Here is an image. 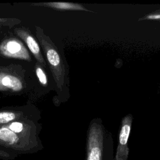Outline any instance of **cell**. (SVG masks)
<instances>
[{
    "mask_svg": "<svg viewBox=\"0 0 160 160\" xmlns=\"http://www.w3.org/2000/svg\"><path fill=\"white\" fill-rule=\"evenodd\" d=\"M36 37L46 57V61L51 72L57 95L60 102H63L69 98V69L64 55L52 42L43 29L36 26Z\"/></svg>",
    "mask_w": 160,
    "mask_h": 160,
    "instance_id": "7a4b0ae2",
    "label": "cell"
},
{
    "mask_svg": "<svg viewBox=\"0 0 160 160\" xmlns=\"http://www.w3.org/2000/svg\"><path fill=\"white\" fill-rule=\"evenodd\" d=\"M15 34L19 38L26 44L29 51L34 57L36 61L42 65L44 68H46L47 62L41 53L40 45L38 41L34 38L31 31L26 28H16L14 30Z\"/></svg>",
    "mask_w": 160,
    "mask_h": 160,
    "instance_id": "52a82bcc",
    "label": "cell"
},
{
    "mask_svg": "<svg viewBox=\"0 0 160 160\" xmlns=\"http://www.w3.org/2000/svg\"><path fill=\"white\" fill-rule=\"evenodd\" d=\"M132 121L133 117L131 114H126L121 119L114 160H128L129 152L128 141L132 128Z\"/></svg>",
    "mask_w": 160,
    "mask_h": 160,
    "instance_id": "8992f818",
    "label": "cell"
},
{
    "mask_svg": "<svg viewBox=\"0 0 160 160\" xmlns=\"http://www.w3.org/2000/svg\"><path fill=\"white\" fill-rule=\"evenodd\" d=\"M21 22V21L17 19H4L0 18V26H12L15 24Z\"/></svg>",
    "mask_w": 160,
    "mask_h": 160,
    "instance_id": "8fae6325",
    "label": "cell"
},
{
    "mask_svg": "<svg viewBox=\"0 0 160 160\" xmlns=\"http://www.w3.org/2000/svg\"><path fill=\"white\" fill-rule=\"evenodd\" d=\"M34 70L39 84L44 88H48L49 86V81L44 68L36 61L34 66Z\"/></svg>",
    "mask_w": 160,
    "mask_h": 160,
    "instance_id": "30bf717a",
    "label": "cell"
},
{
    "mask_svg": "<svg viewBox=\"0 0 160 160\" xmlns=\"http://www.w3.org/2000/svg\"><path fill=\"white\" fill-rule=\"evenodd\" d=\"M30 110L24 107L9 108L0 110V126L7 124L13 121L24 118H34L30 115Z\"/></svg>",
    "mask_w": 160,
    "mask_h": 160,
    "instance_id": "ba28073f",
    "label": "cell"
},
{
    "mask_svg": "<svg viewBox=\"0 0 160 160\" xmlns=\"http://www.w3.org/2000/svg\"><path fill=\"white\" fill-rule=\"evenodd\" d=\"M29 52L22 42L16 38H6L0 44V56L4 58L31 61Z\"/></svg>",
    "mask_w": 160,
    "mask_h": 160,
    "instance_id": "5b68a950",
    "label": "cell"
},
{
    "mask_svg": "<svg viewBox=\"0 0 160 160\" xmlns=\"http://www.w3.org/2000/svg\"><path fill=\"white\" fill-rule=\"evenodd\" d=\"M32 4H34L33 6L47 7L58 11H79L94 12L93 11L86 8L84 6L79 3L69 2H47L41 3H34Z\"/></svg>",
    "mask_w": 160,
    "mask_h": 160,
    "instance_id": "9c48e42d",
    "label": "cell"
},
{
    "mask_svg": "<svg viewBox=\"0 0 160 160\" xmlns=\"http://www.w3.org/2000/svg\"><path fill=\"white\" fill-rule=\"evenodd\" d=\"M41 129L34 118L18 119L0 126V159L14 160L19 156L42 150Z\"/></svg>",
    "mask_w": 160,
    "mask_h": 160,
    "instance_id": "6da1fadb",
    "label": "cell"
},
{
    "mask_svg": "<svg viewBox=\"0 0 160 160\" xmlns=\"http://www.w3.org/2000/svg\"><path fill=\"white\" fill-rule=\"evenodd\" d=\"M84 160H114L113 136L101 118L90 121L86 133Z\"/></svg>",
    "mask_w": 160,
    "mask_h": 160,
    "instance_id": "3957f363",
    "label": "cell"
},
{
    "mask_svg": "<svg viewBox=\"0 0 160 160\" xmlns=\"http://www.w3.org/2000/svg\"><path fill=\"white\" fill-rule=\"evenodd\" d=\"M24 70L14 65L0 66V91L10 94H21L27 89Z\"/></svg>",
    "mask_w": 160,
    "mask_h": 160,
    "instance_id": "277c9868",
    "label": "cell"
}]
</instances>
